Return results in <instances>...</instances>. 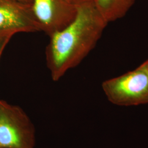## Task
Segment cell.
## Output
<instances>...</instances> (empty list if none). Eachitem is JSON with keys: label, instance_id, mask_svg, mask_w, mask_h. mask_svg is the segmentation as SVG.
Listing matches in <instances>:
<instances>
[{"label": "cell", "instance_id": "cell-1", "mask_svg": "<svg viewBox=\"0 0 148 148\" xmlns=\"http://www.w3.org/2000/svg\"><path fill=\"white\" fill-rule=\"evenodd\" d=\"M108 24L93 1L77 7L74 21L49 37L46 59L54 81L60 79L87 57L95 47Z\"/></svg>", "mask_w": 148, "mask_h": 148}, {"label": "cell", "instance_id": "cell-9", "mask_svg": "<svg viewBox=\"0 0 148 148\" xmlns=\"http://www.w3.org/2000/svg\"><path fill=\"white\" fill-rule=\"evenodd\" d=\"M16 1H18L23 3H28V4H32V0H16Z\"/></svg>", "mask_w": 148, "mask_h": 148}, {"label": "cell", "instance_id": "cell-3", "mask_svg": "<svg viewBox=\"0 0 148 148\" xmlns=\"http://www.w3.org/2000/svg\"><path fill=\"white\" fill-rule=\"evenodd\" d=\"M35 130L18 106L0 101V148H34Z\"/></svg>", "mask_w": 148, "mask_h": 148}, {"label": "cell", "instance_id": "cell-5", "mask_svg": "<svg viewBox=\"0 0 148 148\" xmlns=\"http://www.w3.org/2000/svg\"><path fill=\"white\" fill-rule=\"evenodd\" d=\"M41 32L32 4L16 0H0V33Z\"/></svg>", "mask_w": 148, "mask_h": 148}, {"label": "cell", "instance_id": "cell-8", "mask_svg": "<svg viewBox=\"0 0 148 148\" xmlns=\"http://www.w3.org/2000/svg\"><path fill=\"white\" fill-rule=\"evenodd\" d=\"M66 1H68L70 3H72L73 5H76V7H78L85 3L93 1V0H66Z\"/></svg>", "mask_w": 148, "mask_h": 148}, {"label": "cell", "instance_id": "cell-6", "mask_svg": "<svg viewBox=\"0 0 148 148\" xmlns=\"http://www.w3.org/2000/svg\"><path fill=\"white\" fill-rule=\"evenodd\" d=\"M136 0H93L97 9L108 23L126 16Z\"/></svg>", "mask_w": 148, "mask_h": 148}, {"label": "cell", "instance_id": "cell-2", "mask_svg": "<svg viewBox=\"0 0 148 148\" xmlns=\"http://www.w3.org/2000/svg\"><path fill=\"white\" fill-rule=\"evenodd\" d=\"M102 89L113 104H148V59L133 70L104 81Z\"/></svg>", "mask_w": 148, "mask_h": 148}, {"label": "cell", "instance_id": "cell-7", "mask_svg": "<svg viewBox=\"0 0 148 148\" xmlns=\"http://www.w3.org/2000/svg\"><path fill=\"white\" fill-rule=\"evenodd\" d=\"M14 34L12 32L0 33V58L5 48Z\"/></svg>", "mask_w": 148, "mask_h": 148}, {"label": "cell", "instance_id": "cell-4", "mask_svg": "<svg viewBox=\"0 0 148 148\" xmlns=\"http://www.w3.org/2000/svg\"><path fill=\"white\" fill-rule=\"evenodd\" d=\"M32 7L41 32L49 37L68 26L77 11L66 0H32Z\"/></svg>", "mask_w": 148, "mask_h": 148}]
</instances>
